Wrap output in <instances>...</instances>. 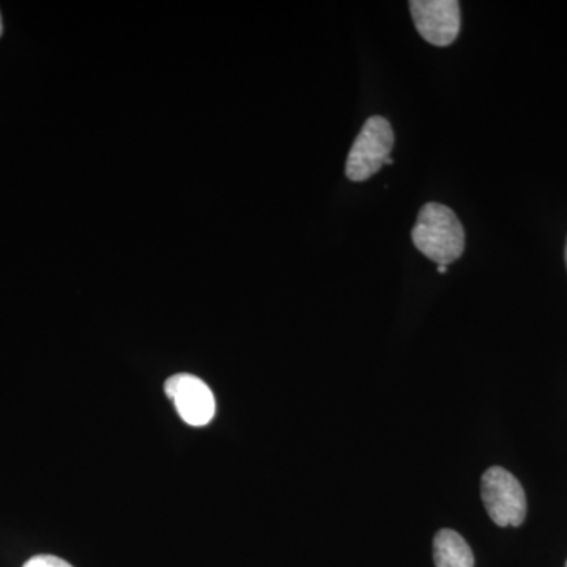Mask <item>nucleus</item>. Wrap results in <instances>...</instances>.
Returning <instances> with one entry per match:
<instances>
[{
    "label": "nucleus",
    "mask_w": 567,
    "mask_h": 567,
    "mask_svg": "<svg viewBox=\"0 0 567 567\" xmlns=\"http://www.w3.org/2000/svg\"><path fill=\"white\" fill-rule=\"evenodd\" d=\"M436 567H475V557L464 537L454 529H440L434 537Z\"/></svg>",
    "instance_id": "6"
},
{
    "label": "nucleus",
    "mask_w": 567,
    "mask_h": 567,
    "mask_svg": "<svg viewBox=\"0 0 567 567\" xmlns=\"http://www.w3.org/2000/svg\"><path fill=\"white\" fill-rule=\"evenodd\" d=\"M439 274L440 275H445L446 274L445 265H439Z\"/></svg>",
    "instance_id": "8"
},
{
    "label": "nucleus",
    "mask_w": 567,
    "mask_h": 567,
    "mask_svg": "<svg viewBox=\"0 0 567 567\" xmlns=\"http://www.w3.org/2000/svg\"><path fill=\"white\" fill-rule=\"evenodd\" d=\"M566 567H567V563H566Z\"/></svg>",
    "instance_id": "12"
},
{
    "label": "nucleus",
    "mask_w": 567,
    "mask_h": 567,
    "mask_svg": "<svg viewBox=\"0 0 567 567\" xmlns=\"http://www.w3.org/2000/svg\"><path fill=\"white\" fill-rule=\"evenodd\" d=\"M385 164H393V159L388 158V159H386V162H385Z\"/></svg>",
    "instance_id": "10"
},
{
    "label": "nucleus",
    "mask_w": 567,
    "mask_h": 567,
    "mask_svg": "<svg viewBox=\"0 0 567 567\" xmlns=\"http://www.w3.org/2000/svg\"><path fill=\"white\" fill-rule=\"evenodd\" d=\"M22 567H73L65 559L52 557V555H39L29 559Z\"/></svg>",
    "instance_id": "7"
},
{
    "label": "nucleus",
    "mask_w": 567,
    "mask_h": 567,
    "mask_svg": "<svg viewBox=\"0 0 567 567\" xmlns=\"http://www.w3.org/2000/svg\"><path fill=\"white\" fill-rule=\"evenodd\" d=\"M164 390H166V394L174 402L178 415L186 424L203 427L215 417V395L199 377L175 374L167 379Z\"/></svg>",
    "instance_id": "5"
},
{
    "label": "nucleus",
    "mask_w": 567,
    "mask_h": 567,
    "mask_svg": "<svg viewBox=\"0 0 567 567\" xmlns=\"http://www.w3.org/2000/svg\"><path fill=\"white\" fill-rule=\"evenodd\" d=\"M481 495L488 517L498 527H520L527 517V495L516 476L492 466L481 480Z\"/></svg>",
    "instance_id": "3"
},
{
    "label": "nucleus",
    "mask_w": 567,
    "mask_h": 567,
    "mask_svg": "<svg viewBox=\"0 0 567 567\" xmlns=\"http://www.w3.org/2000/svg\"><path fill=\"white\" fill-rule=\"evenodd\" d=\"M393 145L394 133L386 118L374 115L365 121L347 158V178L352 182L369 181L385 166Z\"/></svg>",
    "instance_id": "2"
},
{
    "label": "nucleus",
    "mask_w": 567,
    "mask_h": 567,
    "mask_svg": "<svg viewBox=\"0 0 567 567\" xmlns=\"http://www.w3.org/2000/svg\"><path fill=\"white\" fill-rule=\"evenodd\" d=\"M413 245L439 265L456 262L465 249V230L456 213L446 205L425 204L412 230Z\"/></svg>",
    "instance_id": "1"
},
{
    "label": "nucleus",
    "mask_w": 567,
    "mask_h": 567,
    "mask_svg": "<svg viewBox=\"0 0 567 567\" xmlns=\"http://www.w3.org/2000/svg\"><path fill=\"white\" fill-rule=\"evenodd\" d=\"M566 265H567V245H566Z\"/></svg>",
    "instance_id": "11"
},
{
    "label": "nucleus",
    "mask_w": 567,
    "mask_h": 567,
    "mask_svg": "<svg viewBox=\"0 0 567 567\" xmlns=\"http://www.w3.org/2000/svg\"><path fill=\"white\" fill-rule=\"evenodd\" d=\"M416 31L434 47H450L461 32V3L457 0H412Z\"/></svg>",
    "instance_id": "4"
},
{
    "label": "nucleus",
    "mask_w": 567,
    "mask_h": 567,
    "mask_svg": "<svg viewBox=\"0 0 567 567\" xmlns=\"http://www.w3.org/2000/svg\"><path fill=\"white\" fill-rule=\"evenodd\" d=\"M3 25H2V17H0V37H2Z\"/></svg>",
    "instance_id": "9"
}]
</instances>
